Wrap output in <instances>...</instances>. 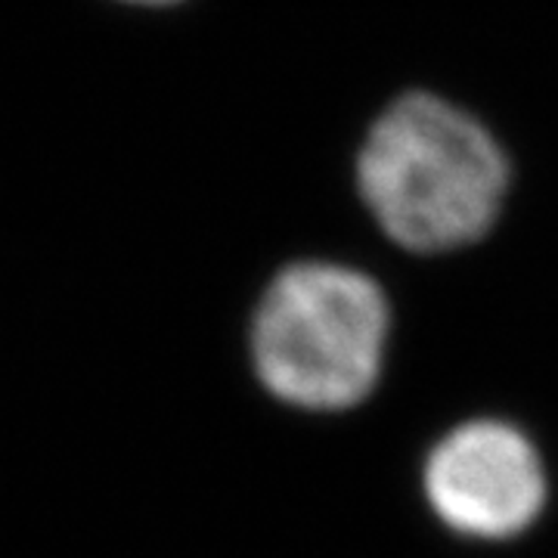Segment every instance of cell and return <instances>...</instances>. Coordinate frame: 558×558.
Wrapping results in <instances>:
<instances>
[{
	"mask_svg": "<svg viewBox=\"0 0 558 558\" xmlns=\"http://www.w3.org/2000/svg\"><path fill=\"white\" fill-rule=\"evenodd\" d=\"M357 186L363 205L398 245L450 252L494 227L509 161L465 109L432 94H407L363 140Z\"/></svg>",
	"mask_w": 558,
	"mask_h": 558,
	"instance_id": "1",
	"label": "cell"
},
{
	"mask_svg": "<svg viewBox=\"0 0 558 558\" xmlns=\"http://www.w3.org/2000/svg\"><path fill=\"white\" fill-rule=\"evenodd\" d=\"M425 494L440 521L459 534L502 539L537 519L546 478L534 444L519 428L478 418L453 428L432 450Z\"/></svg>",
	"mask_w": 558,
	"mask_h": 558,
	"instance_id": "3",
	"label": "cell"
},
{
	"mask_svg": "<svg viewBox=\"0 0 558 558\" xmlns=\"http://www.w3.org/2000/svg\"><path fill=\"white\" fill-rule=\"evenodd\" d=\"M128 3H146V7H156V3H174V0H128Z\"/></svg>",
	"mask_w": 558,
	"mask_h": 558,
	"instance_id": "4",
	"label": "cell"
},
{
	"mask_svg": "<svg viewBox=\"0 0 558 558\" xmlns=\"http://www.w3.org/2000/svg\"><path fill=\"white\" fill-rule=\"evenodd\" d=\"M388 301L360 270L301 260L279 270L252 323V357L270 395L304 410H344L379 379Z\"/></svg>",
	"mask_w": 558,
	"mask_h": 558,
	"instance_id": "2",
	"label": "cell"
}]
</instances>
